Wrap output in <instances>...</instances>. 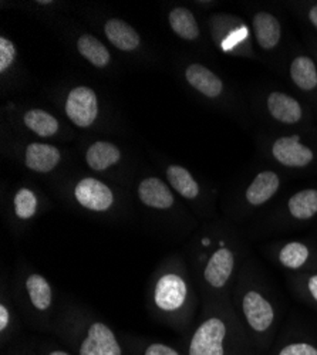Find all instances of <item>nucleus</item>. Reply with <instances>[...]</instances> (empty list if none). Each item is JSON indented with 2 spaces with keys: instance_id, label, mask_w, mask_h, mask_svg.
<instances>
[{
  "instance_id": "26",
  "label": "nucleus",
  "mask_w": 317,
  "mask_h": 355,
  "mask_svg": "<svg viewBox=\"0 0 317 355\" xmlns=\"http://www.w3.org/2000/svg\"><path fill=\"white\" fill-rule=\"evenodd\" d=\"M37 205L39 202L36 195L27 188L19 189L13 200L15 214L20 220L32 219L37 212Z\"/></svg>"
},
{
  "instance_id": "30",
  "label": "nucleus",
  "mask_w": 317,
  "mask_h": 355,
  "mask_svg": "<svg viewBox=\"0 0 317 355\" xmlns=\"http://www.w3.org/2000/svg\"><path fill=\"white\" fill-rule=\"evenodd\" d=\"M15 44L6 37H0V73H5L12 66V63L15 62Z\"/></svg>"
},
{
  "instance_id": "4",
  "label": "nucleus",
  "mask_w": 317,
  "mask_h": 355,
  "mask_svg": "<svg viewBox=\"0 0 317 355\" xmlns=\"http://www.w3.org/2000/svg\"><path fill=\"white\" fill-rule=\"evenodd\" d=\"M74 355H127L120 338L101 321H89L85 327L69 338Z\"/></svg>"
},
{
  "instance_id": "15",
  "label": "nucleus",
  "mask_w": 317,
  "mask_h": 355,
  "mask_svg": "<svg viewBox=\"0 0 317 355\" xmlns=\"http://www.w3.org/2000/svg\"><path fill=\"white\" fill-rule=\"evenodd\" d=\"M187 81L199 92L203 96L208 98H218L225 92L223 81L208 67L203 64H191L185 71Z\"/></svg>"
},
{
  "instance_id": "32",
  "label": "nucleus",
  "mask_w": 317,
  "mask_h": 355,
  "mask_svg": "<svg viewBox=\"0 0 317 355\" xmlns=\"http://www.w3.org/2000/svg\"><path fill=\"white\" fill-rule=\"evenodd\" d=\"M37 355H74L70 349L50 347V345H37L33 348Z\"/></svg>"
},
{
  "instance_id": "34",
  "label": "nucleus",
  "mask_w": 317,
  "mask_h": 355,
  "mask_svg": "<svg viewBox=\"0 0 317 355\" xmlns=\"http://www.w3.org/2000/svg\"><path fill=\"white\" fill-rule=\"evenodd\" d=\"M15 355H37V354H36V351H35V349H32V351L26 349V351H17Z\"/></svg>"
},
{
  "instance_id": "10",
  "label": "nucleus",
  "mask_w": 317,
  "mask_h": 355,
  "mask_svg": "<svg viewBox=\"0 0 317 355\" xmlns=\"http://www.w3.org/2000/svg\"><path fill=\"white\" fill-rule=\"evenodd\" d=\"M272 120L283 125H299L305 121V107L293 97L282 92H272L265 101Z\"/></svg>"
},
{
  "instance_id": "36",
  "label": "nucleus",
  "mask_w": 317,
  "mask_h": 355,
  "mask_svg": "<svg viewBox=\"0 0 317 355\" xmlns=\"http://www.w3.org/2000/svg\"><path fill=\"white\" fill-rule=\"evenodd\" d=\"M316 60H317V51H316ZM317 63V62H316Z\"/></svg>"
},
{
  "instance_id": "29",
  "label": "nucleus",
  "mask_w": 317,
  "mask_h": 355,
  "mask_svg": "<svg viewBox=\"0 0 317 355\" xmlns=\"http://www.w3.org/2000/svg\"><path fill=\"white\" fill-rule=\"evenodd\" d=\"M138 355H185V352L164 343H147L139 345Z\"/></svg>"
},
{
  "instance_id": "9",
  "label": "nucleus",
  "mask_w": 317,
  "mask_h": 355,
  "mask_svg": "<svg viewBox=\"0 0 317 355\" xmlns=\"http://www.w3.org/2000/svg\"><path fill=\"white\" fill-rule=\"evenodd\" d=\"M66 112L77 127H90L98 114L96 93L89 87L73 88L66 101Z\"/></svg>"
},
{
  "instance_id": "11",
  "label": "nucleus",
  "mask_w": 317,
  "mask_h": 355,
  "mask_svg": "<svg viewBox=\"0 0 317 355\" xmlns=\"http://www.w3.org/2000/svg\"><path fill=\"white\" fill-rule=\"evenodd\" d=\"M74 196L83 208L92 212H105L114 203L111 189L94 178L81 180L74 189Z\"/></svg>"
},
{
  "instance_id": "7",
  "label": "nucleus",
  "mask_w": 317,
  "mask_h": 355,
  "mask_svg": "<svg viewBox=\"0 0 317 355\" xmlns=\"http://www.w3.org/2000/svg\"><path fill=\"white\" fill-rule=\"evenodd\" d=\"M189 287L178 273H165L154 287V304L162 313H178L188 302Z\"/></svg>"
},
{
  "instance_id": "25",
  "label": "nucleus",
  "mask_w": 317,
  "mask_h": 355,
  "mask_svg": "<svg viewBox=\"0 0 317 355\" xmlns=\"http://www.w3.org/2000/svg\"><path fill=\"white\" fill-rule=\"evenodd\" d=\"M24 124L39 137H53L59 130V123L55 118L43 110H31L24 115Z\"/></svg>"
},
{
  "instance_id": "27",
  "label": "nucleus",
  "mask_w": 317,
  "mask_h": 355,
  "mask_svg": "<svg viewBox=\"0 0 317 355\" xmlns=\"http://www.w3.org/2000/svg\"><path fill=\"white\" fill-rule=\"evenodd\" d=\"M271 355H317V343L307 338L291 340L276 347Z\"/></svg>"
},
{
  "instance_id": "22",
  "label": "nucleus",
  "mask_w": 317,
  "mask_h": 355,
  "mask_svg": "<svg viewBox=\"0 0 317 355\" xmlns=\"http://www.w3.org/2000/svg\"><path fill=\"white\" fill-rule=\"evenodd\" d=\"M77 50L85 60H89L93 66L98 69H104L111 60L107 47L92 35H83L77 40Z\"/></svg>"
},
{
  "instance_id": "31",
  "label": "nucleus",
  "mask_w": 317,
  "mask_h": 355,
  "mask_svg": "<svg viewBox=\"0 0 317 355\" xmlns=\"http://www.w3.org/2000/svg\"><path fill=\"white\" fill-rule=\"evenodd\" d=\"M10 327H12L10 310L5 303H2L0 304V334H2L3 344L6 341V337L10 334Z\"/></svg>"
},
{
  "instance_id": "2",
  "label": "nucleus",
  "mask_w": 317,
  "mask_h": 355,
  "mask_svg": "<svg viewBox=\"0 0 317 355\" xmlns=\"http://www.w3.org/2000/svg\"><path fill=\"white\" fill-rule=\"evenodd\" d=\"M235 313L255 347L262 354L271 351L279 324V311L271 295L259 284L242 276L235 287Z\"/></svg>"
},
{
  "instance_id": "23",
  "label": "nucleus",
  "mask_w": 317,
  "mask_h": 355,
  "mask_svg": "<svg viewBox=\"0 0 317 355\" xmlns=\"http://www.w3.org/2000/svg\"><path fill=\"white\" fill-rule=\"evenodd\" d=\"M166 176L171 187L181 196L187 199H195L199 196V185L188 169L180 165H171L166 169Z\"/></svg>"
},
{
  "instance_id": "24",
  "label": "nucleus",
  "mask_w": 317,
  "mask_h": 355,
  "mask_svg": "<svg viewBox=\"0 0 317 355\" xmlns=\"http://www.w3.org/2000/svg\"><path fill=\"white\" fill-rule=\"evenodd\" d=\"M169 24L180 37L185 40H195L199 36V26L191 10L187 8L172 9L168 16Z\"/></svg>"
},
{
  "instance_id": "18",
  "label": "nucleus",
  "mask_w": 317,
  "mask_h": 355,
  "mask_svg": "<svg viewBox=\"0 0 317 355\" xmlns=\"http://www.w3.org/2000/svg\"><path fill=\"white\" fill-rule=\"evenodd\" d=\"M60 158V151L49 144H31L26 150V165L36 172L53 171Z\"/></svg>"
},
{
  "instance_id": "21",
  "label": "nucleus",
  "mask_w": 317,
  "mask_h": 355,
  "mask_svg": "<svg viewBox=\"0 0 317 355\" xmlns=\"http://www.w3.org/2000/svg\"><path fill=\"white\" fill-rule=\"evenodd\" d=\"M121 158V153L117 146L107 141H97L85 154V161L94 171H104L111 165L117 164Z\"/></svg>"
},
{
  "instance_id": "20",
  "label": "nucleus",
  "mask_w": 317,
  "mask_h": 355,
  "mask_svg": "<svg viewBox=\"0 0 317 355\" xmlns=\"http://www.w3.org/2000/svg\"><path fill=\"white\" fill-rule=\"evenodd\" d=\"M24 288L28 302L36 311H49L53 304V290L50 283L42 275L32 273L26 279Z\"/></svg>"
},
{
  "instance_id": "8",
  "label": "nucleus",
  "mask_w": 317,
  "mask_h": 355,
  "mask_svg": "<svg viewBox=\"0 0 317 355\" xmlns=\"http://www.w3.org/2000/svg\"><path fill=\"white\" fill-rule=\"evenodd\" d=\"M280 268L291 272H317V248L305 241H289L282 243L276 253Z\"/></svg>"
},
{
  "instance_id": "35",
  "label": "nucleus",
  "mask_w": 317,
  "mask_h": 355,
  "mask_svg": "<svg viewBox=\"0 0 317 355\" xmlns=\"http://www.w3.org/2000/svg\"><path fill=\"white\" fill-rule=\"evenodd\" d=\"M39 5H51L53 2H51V0H49V2H37Z\"/></svg>"
},
{
  "instance_id": "28",
  "label": "nucleus",
  "mask_w": 317,
  "mask_h": 355,
  "mask_svg": "<svg viewBox=\"0 0 317 355\" xmlns=\"http://www.w3.org/2000/svg\"><path fill=\"white\" fill-rule=\"evenodd\" d=\"M302 299L317 310V272H306L296 276V287Z\"/></svg>"
},
{
  "instance_id": "13",
  "label": "nucleus",
  "mask_w": 317,
  "mask_h": 355,
  "mask_svg": "<svg viewBox=\"0 0 317 355\" xmlns=\"http://www.w3.org/2000/svg\"><path fill=\"white\" fill-rule=\"evenodd\" d=\"M252 32L255 42L262 50H275L282 40V24L276 16L261 10L252 17Z\"/></svg>"
},
{
  "instance_id": "14",
  "label": "nucleus",
  "mask_w": 317,
  "mask_h": 355,
  "mask_svg": "<svg viewBox=\"0 0 317 355\" xmlns=\"http://www.w3.org/2000/svg\"><path fill=\"white\" fill-rule=\"evenodd\" d=\"M287 220L306 223L317 218V188H306L293 193L286 202Z\"/></svg>"
},
{
  "instance_id": "3",
  "label": "nucleus",
  "mask_w": 317,
  "mask_h": 355,
  "mask_svg": "<svg viewBox=\"0 0 317 355\" xmlns=\"http://www.w3.org/2000/svg\"><path fill=\"white\" fill-rule=\"evenodd\" d=\"M203 243L209 249L203 268V280L209 290L226 293L239 269L238 243L225 234L216 239L214 236H205Z\"/></svg>"
},
{
  "instance_id": "19",
  "label": "nucleus",
  "mask_w": 317,
  "mask_h": 355,
  "mask_svg": "<svg viewBox=\"0 0 317 355\" xmlns=\"http://www.w3.org/2000/svg\"><path fill=\"white\" fill-rule=\"evenodd\" d=\"M104 33L111 44L123 51H132L141 43V37L134 27L120 19H110L104 26Z\"/></svg>"
},
{
  "instance_id": "1",
  "label": "nucleus",
  "mask_w": 317,
  "mask_h": 355,
  "mask_svg": "<svg viewBox=\"0 0 317 355\" xmlns=\"http://www.w3.org/2000/svg\"><path fill=\"white\" fill-rule=\"evenodd\" d=\"M185 355H264L243 329L235 310L226 303L212 307L185 345Z\"/></svg>"
},
{
  "instance_id": "17",
  "label": "nucleus",
  "mask_w": 317,
  "mask_h": 355,
  "mask_svg": "<svg viewBox=\"0 0 317 355\" xmlns=\"http://www.w3.org/2000/svg\"><path fill=\"white\" fill-rule=\"evenodd\" d=\"M138 198L144 205L154 209H169L174 205V195L158 178H147L141 181Z\"/></svg>"
},
{
  "instance_id": "5",
  "label": "nucleus",
  "mask_w": 317,
  "mask_h": 355,
  "mask_svg": "<svg viewBox=\"0 0 317 355\" xmlns=\"http://www.w3.org/2000/svg\"><path fill=\"white\" fill-rule=\"evenodd\" d=\"M212 32L223 51L234 55H253L249 28L241 19L221 15L212 23Z\"/></svg>"
},
{
  "instance_id": "16",
  "label": "nucleus",
  "mask_w": 317,
  "mask_h": 355,
  "mask_svg": "<svg viewBox=\"0 0 317 355\" xmlns=\"http://www.w3.org/2000/svg\"><path fill=\"white\" fill-rule=\"evenodd\" d=\"M289 76L300 92L307 94L317 92V63L307 54H298L292 58Z\"/></svg>"
},
{
  "instance_id": "33",
  "label": "nucleus",
  "mask_w": 317,
  "mask_h": 355,
  "mask_svg": "<svg viewBox=\"0 0 317 355\" xmlns=\"http://www.w3.org/2000/svg\"><path fill=\"white\" fill-rule=\"evenodd\" d=\"M306 16H307V20L310 21V24L317 31V3L309 6Z\"/></svg>"
},
{
  "instance_id": "6",
  "label": "nucleus",
  "mask_w": 317,
  "mask_h": 355,
  "mask_svg": "<svg viewBox=\"0 0 317 355\" xmlns=\"http://www.w3.org/2000/svg\"><path fill=\"white\" fill-rule=\"evenodd\" d=\"M271 155L282 166L305 169L317 159L314 148L306 144L299 134L282 135L271 142Z\"/></svg>"
},
{
  "instance_id": "12",
  "label": "nucleus",
  "mask_w": 317,
  "mask_h": 355,
  "mask_svg": "<svg viewBox=\"0 0 317 355\" xmlns=\"http://www.w3.org/2000/svg\"><path fill=\"white\" fill-rule=\"evenodd\" d=\"M280 187L282 180L277 172L271 169L259 172L245 189L243 200L246 208H261V206L268 203L279 192Z\"/></svg>"
}]
</instances>
